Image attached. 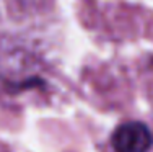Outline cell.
Here are the masks:
<instances>
[{
  "instance_id": "cell-1",
  "label": "cell",
  "mask_w": 153,
  "mask_h": 152,
  "mask_svg": "<svg viewBox=\"0 0 153 152\" xmlns=\"http://www.w3.org/2000/svg\"><path fill=\"white\" fill-rule=\"evenodd\" d=\"M111 144L114 152H148L153 144V136L143 123L130 121L116 128Z\"/></svg>"
}]
</instances>
